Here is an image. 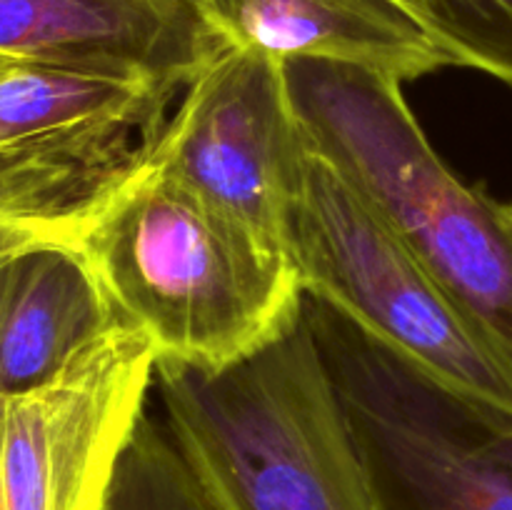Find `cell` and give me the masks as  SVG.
<instances>
[{
    "label": "cell",
    "instance_id": "5b68a950",
    "mask_svg": "<svg viewBox=\"0 0 512 510\" xmlns=\"http://www.w3.org/2000/svg\"><path fill=\"white\" fill-rule=\"evenodd\" d=\"M178 93L135 75L15 63L0 78V265L78 243Z\"/></svg>",
    "mask_w": 512,
    "mask_h": 510
},
{
    "label": "cell",
    "instance_id": "4fadbf2b",
    "mask_svg": "<svg viewBox=\"0 0 512 510\" xmlns=\"http://www.w3.org/2000/svg\"><path fill=\"white\" fill-rule=\"evenodd\" d=\"M450 63L512 85V0H395Z\"/></svg>",
    "mask_w": 512,
    "mask_h": 510
},
{
    "label": "cell",
    "instance_id": "52a82bcc",
    "mask_svg": "<svg viewBox=\"0 0 512 510\" xmlns=\"http://www.w3.org/2000/svg\"><path fill=\"white\" fill-rule=\"evenodd\" d=\"M380 510H512V438L493 435L383 350L310 308Z\"/></svg>",
    "mask_w": 512,
    "mask_h": 510
},
{
    "label": "cell",
    "instance_id": "8992f818",
    "mask_svg": "<svg viewBox=\"0 0 512 510\" xmlns=\"http://www.w3.org/2000/svg\"><path fill=\"white\" fill-rule=\"evenodd\" d=\"M153 388L148 340L113 323L53 378L0 393V510H105Z\"/></svg>",
    "mask_w": 512,
    "mask_h": 510
},
{
    "label": "cell",
    "instance_id": "9c48e42d",
    "mask_svg": "<svg viewBox=\"0 0 512 510\" xmlns=\"http://www.w3.org/2000/svg\"><path fill=\"white\" fill-rule=\"evenodd\" d=\"M215 48L193 0H0V55L183 90Z\"/></svg>",
    "mask_w": 512,
    "mask_h": 510
},
{
    "label": "cell",
    "instance_id": "277c9868",
    "mask_svg": "<svg viewBox=\"0 0 512 510\" xmlns=\"http://www.w3.org/2000/svg\"><path fill=\"white\" fill-rule=\"evenodd\" d=\"M285 80L305 143L512 345V200L445 165L393 75L295 60Z\"/></svg>",
    "mask_w": 512,
    "mask_h": 510
},
{
    "label": "cell",
    "instance_id": "5bb4252c",
    "mask_svg": "<svg viewBox=\"0 0 512 510\" xmlns=\"http://www.w3.org/2000/svg\"><path fill=\"white\" fill-rule=\"evenodd\" d=\"M15 63H20V60H15V58H10V55H0V78H3L5 73H8L10 68H13Z\"/></svg>",
    "mask_w": 512,
    "mask_h": 510
},
{
    "label": "cell",
    "instance_id": "7c38bea8",
    "mask_svg": "<svg viewBox=\"0 0 512 510\" xmlns=\"http://www.w3.org/2000/svg\"><path fill=\"white\" fill-rule=\"evenodd\" d=\"M105 510H218L160 418L145 410L120 458Z\"/></svg>",
    "mask_w": 512,
    "mask_h": 510
},
{
    "label": "cell",
    "instance_id": "6da1fadb",
    "mask_svg": "<svg viewBox=\"0 0 512 510\" xmlns=\"http://www.w3.org/2000/svg\"><path fill=\"white\" fill-rule=\"evenodd\" d=\"M75 250L115 323L148 340L158 368L220 373L283 338L308 303L288 250L145 155Z\"/></svg>",
    "mask_w": 512,
    "mask_h": 510
},
{
    "label": "cell",
    "instance_id": "3957f363",
    "mask_svg": "<svg viewBox=\"0 0 512 510\" xmlns=\"http://www.w3.org/2000/svg\"><path fill=\"white\" fill-rule=\"evenodd\" d=\"M285 248L310 303L480 428L512 438V345L305 140Z\"/></svg>",
    "mask_w": 512,
    "mask_h": 510
},
{
    "label": "cell",
    "instance_id": "30bf717a",
    "mask_svg": "<svg viewBox=\"0 0 512 510\" xmlns=\"http://www.w3.org/2000/svg\"><path fill=\"white\" fill-rule=\"evenodd\" d=\"M218 43L280 63L310 60L393 75L400 83L450 58L395 0H193Z\"/></svg>",
    "mask_w": 512,
    "mask_h": 510
},
{
    "label": "cell",
    "instance_id": "8fae6325",
    "mask_svg": "<svg viewBox=\"0 0 512 510\" xmlns=\"http://www.w3.org/2000/svg\"><path fill=\"white\" fill-rule=\"evenodd\" d=\"M75 245H43L0 265V393L53 378L113 325Z\"/></svg>",
    "mask_w": 512,
    "mask_h": 510
},
{
    "label": "cell",
    "instance_id": "ba28073f",
    "mask_svg": "<svg viewBox=\"0 0 512 510\" xmlns=\"http://www.w3.org/2000/svg\"><path fill=\"white\" fill-rule=\"evenodd\" d=\"M300 148L285 63L215 40L145 160L288 250Z\"/></svg>",
    "mask_w": 512,
    "mask_h": 510
},
{
    "label": "cell",
    "instance_id": "7a4b0ae2",
    "mask_svg": "<svg viewBox=\"0 0 512 510\" xmlns=\"http://www.w3.org/2000/svg\"><path fill=\"white\" fill-rule=\"evenodd\" d=\"M153 390L218 510H380L308 303L283 338L220 373L155 365Z\"/></svg>",
    "mask_w": 512,
    "mask_h": 510
}]
</instances>
